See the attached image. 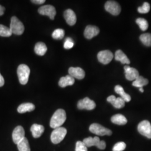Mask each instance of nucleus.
<instances>
[{"mask_svg": "<svg viewBox=\"0 0 151 151\" xmlns=\"http://www.w3.org/2000/svg\"><path fill=\"white\" fill-rule=\"evenodd\" d=\"M66 120V113L63 109H58L53 115L50 122V126L52 128L61 127Z\"/></svg>", "mask_w": 151, "mask_h": 151, "instance_id": "1", "label": "nucleus"}, {"mask_svg": "<svg viewBox=\"0 0 151 151\" xmlns=\"http://www.w3.org/2000/svg\"><path fill=\"white\" fill-rule=\"evenodd\" d=\"M19 80L22 85H26L29 80L30 70L27 65H20L17 70Z\"/></svg>", "mask_w": 151, "mask_h": 151, "instance_id": "2", "label": "nucleus"}, {"mask_svg": "<svg viewBox=\"0 0 151 151\" xmlns=\"http://www.w3.org/2000/svg\"><path fill=\"white\" fill-rule=\"evenodd\" d=\"M67 129L63 127H59L54 129L50 136L52 142L54 144L60 143V142L64 139L67 134Z\"/></svg>", "mask_w": 151, "mask_h": 151, "instance_id": "3", "label": "nucleus"}, {"mask_svg": "<svg viewBox=\"0 0 151 151\" xmlns=\"http://www.w3.org/2000/svg\"><path fill=\"white\" fill-rule=\"evenodd\" d=\"M10 29L12 34L20 35L24 32L25 27L20 20H19L16 16H13L11 18Z\"/></svg>", "mask_w": 151, "mask_h": 151, "instance_id": "4", "label": "nucleus"}, {"mask_svg": "<svg viewBox=\"0 0 151 151\" xmlns=\"http://www.w3.org/2000/svg\"><path fill=\"white\" fill-rule=\"evenodd\" d=\"M83 143L87 147H91L92 146H96L100 150H104L106 148V143L104 140H100L97 137L92 138L91 137H88L83 140Z\"/></svg>", "mask_w": 151, "mask_h": 151, "instance_id": "5", "label": "nucleus"}, {"mask_svg": "<svg viewBox=\"0 0 151 151\" xmlns=\"http://www.w3.org/2000/svg\"><path fill=\"white\" fill-rule=\"evenodd\" d=\"M90 131L97 135H111L112 134L111 130L109 129L106 128L104 127L100 124L97 123H93L92 124L90 128H89Z\"/></svg>", "mask_w": 151, "mask_h": 151, "instance_id": "6", "label": "nucleus"}, {"mask_svg": "<svg viewBox=\"0 0 151 151\" xmlns=\"http://www.w3.org/2000/svg\"><path fill=\"white\" fill-rule=\"evenodd\" d=\"M105 9L111 15L117 16L121 12V7L119 4L114 1H108L105 5Z\"/></svg>", "mask_w": 151, "mask_h": 151, "instance_id": "7", "label": "nucleus"}, {"mask_svg": "<svg viewBox=\"0 0 151 151\" xmlns=\"http://www.w3.org/2000/svg\"><path fill=\"white\" fill-rule=\"evenodd\" d=\"M138 130L142 135L151 139V124L149 121L141 122L138 126Z\"/></svg>", "mask_w": 151, "mask_h": 151, "instance_id": "8", "label": "nucleus"}, {"mask_svg": "<svg viewBox=\"0 0 151 151\" xmlns=\"http://www.w3.org/2000/svg\"><path fill=\"white\" fill-rule=\"evenodd\" d=\"M113 53L110 50H105L100 51L97 54L99 61L104 65H108L113 59Z\"/></svg>", "mask_w": 151, "mask_h": 151, "instance_id": "9", "label": "nucleus"}, {"mask_svg": "<svg viewBox=\"0 0 151 151\" xmlns=\"http://www.w3.org/2000/svg\"><path fill=\"white\" fill-rule=\"evenodd\" d=\"M38 12L40 15L48 16L51 20H54V17L57 13L54 6L49 5L40 7L38 9Z\"/></svg>", "mask_w": 151, "mask_h": 151, "instance_id": "10", "label": "nucleus"}, {"mask_svg": "<svg viewBox=\"0 0 151 151\" xmlns=\"http://www.w3.org/2000/svg\"><path fill=\"white\" fill-rule=\"evenodd\" d=\"M96 107V104L88 97H85L83 99L80 100L77 104V108L80 110L86 109L87 110H91Z\"/></svg>", "mask_w": 151, "mask_h": 151, "instance_id": "11", "label": "nucleus"}, {"mask_svg": "<svg viewBox=\"0 0 151 151\" xmlns=\"http://www.w3.org/2000/svg\"><path fill=\"white\" fill-rule=\"evenodd\" d=\"M25 138V130L22 126H17L12 132V139L14 143L17 145Z\"/></svg>", "mask_w": 151, "mask_h": 151, "instance_id": "12", "label": "nucleus"}, {"mask_svg": "<svg viewBox=\"0 0 151 151\" xmlns=\"http://www.w3.org/2000/svg\"><path fill=\"white\" fill-rule=\"evenodd\" d=\"M125 77L129 81H134L139 76L138 71L134 68L130 67L129 65H126L124 67Z\"/></svg>", "mask_w": 151, "mask_h": 151, "instance_id": "13", "label": "nucleus"}, {"mask_svg": "<svg viewBox=\"0 0 151 151\" xmlns=\"http://www.w3.org/2000/svg\"><path fill=\"white\" fill-rule=\"evenodd\" d=\"M69 75L74 78L78 80H82L85 76V72L80 67H70L68 70Z\"/></svg>", "mask_w": 151, "mask_h": 151, "instance_id": "14", "label": "nucleus"}, {"mask_svg": "<svg viewBox=\"0 0 151 151\" xmlns=\"http://www.w3.org/2000/svg\"><path fill=\"white\" fill-rule=\"evenodd\" d=\"M100 32V30L99 27L96 26L88 25L85 28L84 32V35L85 38L88 39H91L92 38L97 36Z\"/></svg>", "mask_w": 151, "mask_h": 151, "instance_id": "15", "label": "nucleus"}, {"mask_svg": "<svg viewBox=\"0 0 151 151\" xmlns=\"http://www.w3.org/2000/svg\"><path fill=\"white\" fill-rule=\"evenodd\" d=\"M107 101L109 103H111L116 109H121L124 108L125 106V102L122 97L116 98L114 95H111L108 97Z\"/></svg>", "mask_w": 151, "mask_h": 151, "instance_id": "16", "label": "nucleus"}, {"mask_svg": "<svg viewBox=\"0 0 151 151\" xmlns=\"http://www.w3.org/2000/svg\"><path fill=\"white\" fill-rule=\"evenodd\" d=\"M64 17L67 23L70 26H73L76 23L77 17L74 11L71 9H67L64 12Z\"/></svg>", "mask_w": 151, "mask_h": 151, "instance_id": "17", "label": "nucleus"}, {"mask_svg": "<svg viewBox=\"0 0 151 151\" xmlns=\"http://www.w3.org/2000/svg\"><path fill=\"white\" fill-rule=\"evenodd\" d=\"M30 131L32 132V136L34 138H39L44 131V127L42 125L39 124H34L31 127Z\"/></svg>", "mask_w": 151, "mask_h": 151, "instance_id": "18", "label": "nucleus"}, {"mask_svg": "<svg viewBox=\"0 0 151 151\" xmlns=\"http://www.w3.org/2000/svg\"><path fill=\"white\" fill-rule=\"evenodd\" d=\"M75 78L70 75L65 76L60 78L59 85L61 87H65L68 86H72L75 83Z\"/></svg>", "mask_w": 151, "mask_h": 151, "instance_id": "19", "label": "nucleus"}, {"mask_svg": "<svg viewBox=\"0 0 151 151\" xmlns=\"http://www.w3.org/2000/svg\"><path fill=\"white\" fill-rule=\"evenodd\" d=\"M115 59L117 61L120 62L122 64L129 65L130 62L126 54L121 50H118L115 54Z\"/></svg>", "mask_w": 151, "mask_h": 151, "instance_id": "20", "label": "nucleus"}, {"mask_svg": "<svg viewBox=\"0 0 151 151\" xmlns=\"http://www.w3.org/2000/svg\"><path fill=\"white\" fill-rule=\"evenodd\" d=\"M35 105L30 103H24L22 104L17 108V111L19 113L22 114L32 111L35 109Z\"/></svg>", "mask_w": 151, "mask_h": 151, "instance_id": "21", "label": "nucleus"}, {"mask_svg": "<svg viewBox=\"0 0 151 151\" xmlns=\"http://www.w3.org/2000/svg\"><path fill=\"white\" fill-rule=\"evenodd\" d=\"M111 120L114 124L123 125L127 123V119L123 115L118 114L113 116L111 118Z\"/></svg>", "mask_w": 151, "mask_h": 151, "instance_id": "22", "label": "nucleus"}, {"mask_svg": "<svg viewBox=\"0 0 151 151\" xmlns=\"http://www.w3.org/2000/svg\"><path fill=\"white\" fill-rule=\"evenodd\" d=\"M114 89H115V91L118 94H119L120 96V97H122L124 100L125 102H129L131 100L130 96L125 92L122 86L120 85H116Z\"/></svg>", "mask_w": 151, "mask_h": 151, "instance_id": "23", "label": "nucleus"}, {"mask_svg": "<svg viewBox=\"0 0 151 151\" xmlns=\"http://www.w3.org/2000/svg\"><path fill=\"white\" fill-rule=\"evenodd\" d=\"M34 50L36 54L40 56H43L46 53L47 51V47L44 43L39 42L35 44Z\"/></svg>", "mask_w": 151, "mask_h": 151, "instance_id": "24", "label": "nucleus"}, {"mask_svg": "<svg viewBox=\"0 0 151 151\" xmlns=\"http://www.w3.org/2000/svg\"><path fill=\"white\" fill-rule=\"evenodd\" d=\"M148 84V80L145 78H144L143 77L139 76L136 80L133 81L132 85L136 87L141 88Z\"/></svg>", "mask_w": 151, "mask_h": 151, "instance_id": "25", "label": "nucleus"}, {"mask_svg": "<svg viewBox=\"0 0 151 151\" xmlns=\"http://www.w3.org/2000/svg\"><path fill=\"white\" fill-rule=\"evenodd\" d=\"M19 151H30V148L27 138L25 137L17 145Z\"/></svg>", "mask_w": 151, "mask_h": 151, "instance_id": "26", "label": "nucleus"}, {"mask_svg": "<svg viewBox=\"0 0 151 151\" xmlns=\"http://www.w3.org/2000/svg\"><path fill=\"white\" fill-rule=\"evenodd\" d=\"M140 41L147 47L151 46V34L145 33L140 36Z\"/></svg>", "mask_w": 151, "mask_h": 151, "instance_id": "27", "label": "nucleus"}, {"mask_svg": "<svg viewBox=\"0 0 151 151\" xmlns=\"http://www.w3.org/2000/svg\"><path fill=\"white\" fill-rule=\"evenodd\" d=\"M12 33L10 28L0 24V36L3 37H9Z\"/></svg>", "mask_w": 151, "mask_h": 151, "instance_id": "28", "label": "nucleus"}, {"mask_svg": "<svg viewBox=\"0 0 151 151\" xmlns=\"http://www.w3.org/2000/svg\"><path fill=\"white\" fill-rule=\"evenodd\" d=\"M136 22L142 31H146L148 27V23L146 19L143 18H138L136 20Z\"/></svg>", "mask_w": 151, "mask_h": 151, "instance_id": "29", "label": "nucleus"}, {"mask_svg": "<svg viewBox=\"0 0 151 151\" xmlns=\"http://www.w3.org/2000/svg\"><path fill=\"white\" fill-rule=\"evenodd\" d=\"M65 31L62 29H55L52 33V37L54 39H62L65 36Z\"/></svg>", "mask_w": 151, "mask_h": 151, "instance_id": "30", "label": "nucleus"}, {"mask_svg": "<svg viewBox=\"0 0 151 151\" xmlns=\"http://www.w3.org/2000/svg\"><path fill=\"white\" fill-rule=\"evenodd\" d=\"M150 10V5L149 3L145 2L142 6L138 7V11L140 14H147Z\"/></svg>", "mask_w": 151, "mask_h": 151, "instance_id": "31", "label": "nucleus"}, {"mask_svg": "<svg viewBox=\"0 0 151 151\" xmlns=\"http://www.w3.org/2000/svg\"><path fill=\"white\" fill-rule=\"evenodd\" d=\"M126 148V144L123 142H119L116 143L113 148V151H123Z\"/></svg>", "mask_w": 151, "mask_h": 151, "instance_id": "32", "label": "nucleus"}, {"mask_svg": "<svg viewBox=\"0 0 151 151\" xmlns=\"http://www.w3.org/2000/svg\"><path fill=\"white\" fill-rule=\"evenodd\" d=\"M75 151H88L87 147L85 146L83 142L78 141L76 143Z\"/></svg>", "mask_w": 151, "mask_h": 151, "instance_id": "33", "label": "nucleus"}, {"mask_svg": "<svg viewBox=\"0 0 151 151\" xmlns=\"http://www.w3.org/2000/svg\"><path fill=\"white\" fill-rule=\"evenodd\" d=\"M74 46V42L73 40L70 38H67L66 39L64 43V48L65 49H70Z\"/></svg>", "mask_w": 151, "mask_h": 151, "instance_id": "34", "label": "nucleus"}, {"mask_svg": "<svg viewBox=\"0 0 151 151\" xmlns=\"http://www.w3.org/2000/svg\"><path fill=\"white\" fill-rule=\"evenodd\" d=\"M32 3L35 4H38V5H40V4H44L45 1V0H32L31 1Z\"/></svg>", "mask_w": 151, "mask_h": 151, "instance_id": "35", "label": "nucleus"}, {"mask_svg": "<svg viewBox=\"0 0 151 151\" xmlns=\"http://www.w3.org/2000/svg\"><path fill=\"white\" fill-rule=\"evenodd\" d=\"M5 83V80L3 76L0 73V87L3 86Z\"/></svg>", "mask_w": 151, "mask_h": 151, "instance_id": "36", "label": "nucleus"}, {"mask_svg": "<svg viewBox=\"0 0 151 151\" xmlns=\"http://www.w3.org/2000/svg\"><path fill=\"white\" fill-rule=\"evenodd\" d=\"M5 11V8L4 6L0 5V16H2V15H4Z\"/></svg>", "mask_w": 151, "mask_h": 151, "instance_id": "37", "label": "nucleus"}, {"mask_svg": "<svg viewBox=\"0 0 151 151\" xmlns=\"http://www.w3.org/2000/svg\"><path fill=\"white\" fill-rule=\"evenodd\" d=\"M139 91H140L141 92H144V90H143V87H141V88H139Z\"/></svg>", "mask_w": 151, "mask_h": 151, "instance_id": "38", "label": "nucleus"}]
</instances>
